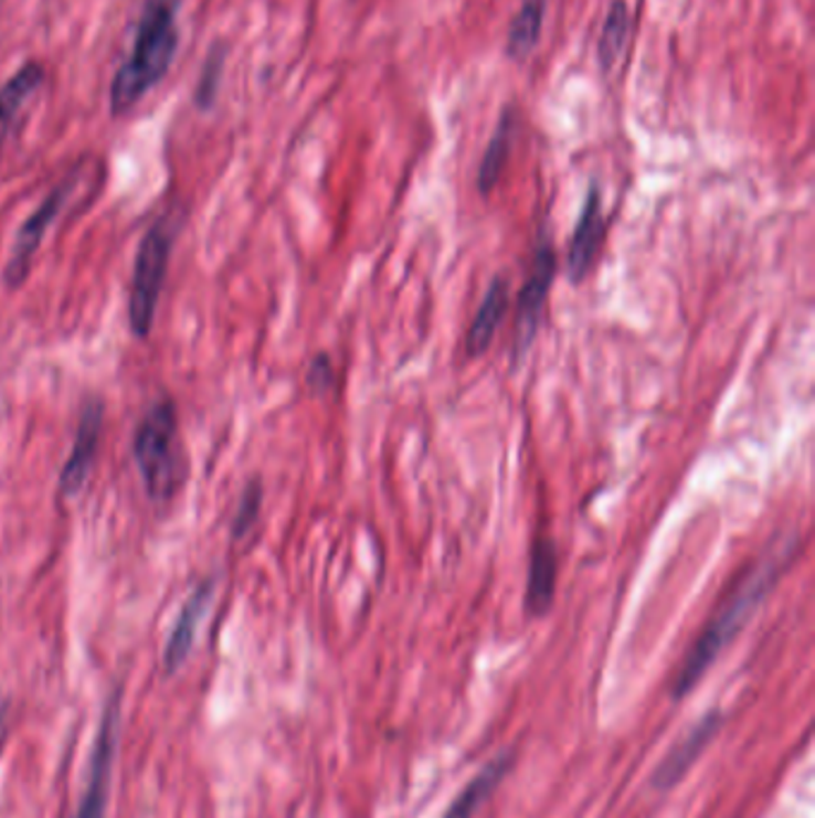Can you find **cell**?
Masks as SVG:
<instances>
[{"label":"cell","instance_id":"12","mask_svg":"<svg viewBox=\"0 0 815 818\" xmlns=\"http://www.w3.org/2000/svg\"><path fill=\"white\" fill-rule=\"evenodd\" d=\"M716 730H718V715L716 713H710L708 718H703L701 723H696V727L689 732V735L684 737L673 752H669V756L658 766V771H655V778H653L655 787L667 789V787L677 785L679 778L687 775V771L691 768L696 756L701 754L706 742L712 737V732H716Z\"/></svg>","mask_w":815,"mask_h":818},{"label":"cell","instance_id":"21","mask_svg":"<svg viewBox=\"0 0 815 818\" xmlns=\"http://www.w3.org/2000/svg\"><path fill=\"white\" fill-rule=\"evenodd\" d=\"M6 723V701H0V730H3Z\"/></svg>","mask_w":815,"mask_h":818},{"label":"cell","instance_id":"6","mask_svg":"<svg viewBox=\"0 0 815 818\" xmlns=\"http://www.w3.org/2000/svg\"><path fill=\"white\" fill-rule=\"evenodd\" d=\"M118 725H120V694L115 692L110 701L106 703L104 715H100L98 735H96L94 754H92V766H89V783H86L77 818H106L115 742H118Z\"/></svg>","mask_w":815,"mask_h":818},{"label":"cell","instance_id":"10","mask_svg":"<svg viewBox=\"0 0 815 818\" xmlns=\"http://www.w3.org/2000/svg\"><path fill=\"white\" fill-rule=\"evenodd\" d=\"M211 594H213V584L203 582L194 588V594L189 596L187 603L182 606V610L178 615V623H174V627L170 631V639L166 644V654H163V663H166L168 672L178 670L187 660L189 651H192L197 629H199L203 615H207L209 603H211Z\"/></svg>","mask_w":815,"mask_h":818},{"label":"cell","instance_id":"14","mask_svg":"<svg viewBox=\"0 0 815 818\" xmlns=\"http://www.w3.org/2000/svg\"><path fill=\"white\" fill-rule=\"evenodd\" d=\"M43 82V70L36 63H27L6 82L0 89V147L10 137L14 123H18L20 113L29 104Z\"/></svg>","mask_w":815,"mask_h":818},{"label":"cell","instance_id":"17","mask_svg":"<svg viewBox=\"0 0 815 818\" xmlns=\"http://www.w3.org/2000/svg\"><path fill=\"white\" fill-rule=\"evenodd\" d=\"M629 24L632 18L627 3H624V0H613L605 12V22L599 39V63L605 75L613 72L615 65L622 61L624 46H627L629 39Z\"/></svg>","mask_w":815,"mask_h":818},{"label":"cell","instance_id":"7","mask_svg":"<svg viewBox=\"0 0 815 818\" xmlns=\"http://www.w3.org/2000/svg\"><path fill=\"white\" fill-rule=\"evenodd\" d=\"M67 194H70V182L57 184L55 190L41 201V206L32 215H29L27 223L20 227L18 240H14V244H12L10 262L6 266V283L10 287H18L27 280L39 244L43 242V237H46L49 227L57 219V213H61Z\"/></svg>","mask_w":815,"mask_h":818},{"label":"cell","instance_id":"4","mask_svg":"<svg viewBox=\"0 0 815 818\" xmlns=\"http://www.w3.org/2000/svg\"><path fill=\"white\" fill-rule=\"evenodd\" d=\"M170 247L172 233L163 223H154L139 244L133 293H129V326L137 338H147L151 333L168 273Z\"/></svg>","mask_w":815,"mask_h":818},{"label":"cell","instance_id":"1","mask_svg":"<svg viewBox=\"0 0 815 818\" xmlns=\"http://www.w3.org/2000/svg\"><path fill=\"white\" fill-rule=\"evenodd\" d=\"M178 8L180 0H147L144 6L135 46L113 79L115 115L135 108L163 79L178 51Z\"/></svg>","mask_w":815,"mask_h":818},{"label":"cell","instance_id":"3","mask_svg":"<svg viewBox=\"0 0 815 818\" xmlns=\"http://www.w3.org/2000/svg\"><path fill=\"white\" fill-rule=\"evenodd\" d=\"M135 459L154 500H166L178 488V414L161 400L144 416L135 434Z\"/></svg>","mask_w":815,"mask_h":818},{"label":"cell","instance_id":"2","mask_svg":"<svg viewBox=\"0 0 815 818\" xmlns=\"http://www.w3.org/2000/svg\"><path fill=\"white\" fill-rule=\"evenodd\" d=\"M784 563H787V555L775 551L770 557L761 560L759 565H753L744 577H741V582L734 588V594L722 603L716 620L706 627L703 635L698 637L694 649L689 651L687 660L681 663L677 682H675V697L689 694L694 684L703 678V672L724 649V644L737 635L741 625H744L751 617V613L761 606V601L768 596L770 588L775 586Z\"/></svg>","mask_w":815,"mask_h":818},{"label":"cell","instance_id":"8","mask_svg":"<svg viewBox=\"0 0 815 818\" xmlns=\"http://www.w3.org/2000/svg\"><path fill=\"white\" fill-rule=\"evenodd\" d=\"M100 428H104V402L100 400L86 402L82 416H80V424H77L75 443H72V453L61 474V493L65 498L77 496L82 491L86 477H89L94 459H96Z\"/></svg>","mask_w":815,"mask_h":818},{"label":"cell","instance_id":"11","mask_svg":"<svg viewBox=\"0 0 815 818\" xmlns=\"http://www.w3.org/2000/svg\"><path fill=\"white\" fill-rule=\"evenodd\" d=\"M555 580H558L555 543L550 539H538L531 549L527 584V610L533 617H541L550 610L552 596H555Z\"/></svg>","mask_w":815,"mask_h":818},{"label":"cell","instance_id":"19","mask_svg":"<svg viewBox=\"0 0 815 818\" xmlns=\"http://www.w3.org/2000/svg\"><path fill=\"white\" fill-rule=\"evenodd\" d=\"M261 498H264V488H261V484L258 481L246 484L237 514H235V522H232V534H235L237 539L244 537L246 531L256 524L258 512H261Z\"/></svg>","mask_w":815,"mask_h":818},{"label":"cell","instance_id":"15","mask_svg":"<svg viewBox=\"0 0 815 818\" xmlns=\"http://www.w3.org/2000/svg\"><path fill=\"white\" fill-rule=\"evenodd\" d=\"M548 0H521V8L507 26L505 51L512 61H523L533 53L543 34Z\"/></svg>","mask_w":815,"mask_h":818},{"label":"cell","instance_id":"9","mask_svg":"<svg viewBox=\"0 0 815 818\" xmlns=\"http://www.w3.org/2000/svg\"><path fill=\"white\" fill-rule=\"evenodd\" d=\"M605 233V221L601 211V192L599 187H591L584 209H581L579 223L574 230V237L570 244V254H567V273L574 283L586 276V270L593 264V256L599 252Z\"/></svg>","mask_w":815,"mask_h":818},{"label":"cell","instance_id":"20","mask_svg":"<svg viewBox=\"0 0 815 818\" xmlns=\"http://www.w3.org/2000/svg\"><path fill=\"white\" fill-rule=\"evenodd\" d=\"M307 381L316 393H326L328 387L332 385L335 373H332V366H330V359L326 354H318L314 359L311 366H309V373H307Z\"/></svg>","mask_w":815,"mask_h":818},{"label":"cell","instance_id":"13","mask_svg":"<svg viewBox=\"0 0 815 818\" xmlns=\"http://www.w3.org/2000/svg\"><path fill=\"white\" fill-rule=\"evenodd\" d=\"M507 305H509V283L502 276H498L490 283L488 293L481 301V307H478L476 319L467 333V352L472 357H478L488 350L493 336L498 333V328L505 319Z\"/></svg>","mask_w":815,"mask_h":818},{"label":"cell","instance_id":"18","mask_svg":"<svg viewBox=\"0 0 815 818\" xmlns=\"http://www.w3.org/2000/svg\"><path fill=\"white\" fill-rule=\"evenodd\" d=\"M505 771H507L505 758L493 761V764L481 775H476V778L467 785V789L453 801V807L445 811L443 818H472L476 809L481 807V801L493 793V787L498 785Z\"/></svg>","mask_w":815,"mask_h":818},{"label":"cell","instance_id":"16","mask_svg":"<svg viewBox=\"0 0 815 818\" xmlns=\"http://www.w3.org/2000/svg\"><path fill=\"white\" fill-rule=\"evenodd\" d=\"M512 137H515V110L505 108L500 115V123L495 127V132L484 151L481 166H478V190H481V194L493 192L495 184H498L507 166L509 149H512Z\"/></svg>","mask_w":815,"mask_h":818},{"label":"cell","instance_id":"5","mask_svg":"<svg viewBox=\"0 0 815 818\" xmlns=\"http://www.w3.org/2000/svg\"><path fill=\"white\" fill-rule=\"evenodd\" d=\"M555 268H558L555 249H552L550 240H543L541 247L536 249L529 278L527 283H523L521 293H519V301H517L515 352H512L517 362L527 357L531 342L536 338L538 323H541L543 319V309H546L552 278H555Z\"/></svg>","mask_w":815,"mask_h":818}]
</instances>
